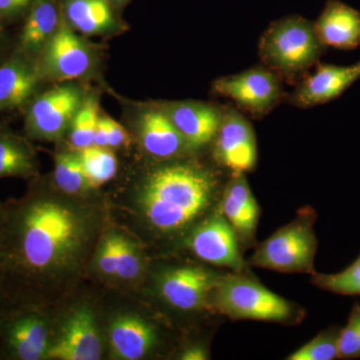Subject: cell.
I'll use <instances>...</instances> for the list:
<instances>
[{
  "label": "cell",
  "mask_w": 360,
  "mask_h": 360,
  "mask_svg": "<svg viewBox=\"0 0 360 360\" xmlns=\"http://www.w3.org/2000/svg\"><path fill=\"white\" fill-rule=\"evenodd\" d=\"M99 115L98 98L94 94L86 96L68 131V141L72 149L80 150L94 146V135Z\"/></svg>",
  "instance_id": "484cf974"
},
{
  "label": "cell",
  "mask_w": 360,
  "mask_h": 360,
  "mask_svg": "<svg viewBox=\"0 0 360 360\" xmlns=\"http://www.w3.org/2000/svg\"><path fill=\"white\" fill-rule=\"evenodd\" d=\"M63 195L33 184L20 200L0 205V298L14 307L34 305L53 281L79 267L94 241L96 210Z\"/></svg>",
  "instance_id": "6da1fadb"
},
{
  "label": "cell",
  "mask_w": 360,
  "mask_h": 360,
  "mask_svg": "<svg viewBox=\"0 0 360 360\" xmlns=\"http://www.w3.org/2000/svg\"><path fill=\"white\" fill-rule=\"evenodd\" d=\"M326 49L315 33L314 22L290 15L274 21L265 30L258 53L265 68L293 84L316 65Z\"/></svg>",
  "instance_id": "277c9868"
},
{
  "label": "cell",
  "mask_w": 360,
  "mask_h": 360,
  "mask_svg": "<svg viewBox=\"0 0 360 360\" xmlns=\"http://www.w3.org/2000/svg\"><path fill=\"white\" fill-rule=\"evenodd\" d=\"M213 158L232 174H248L257 165V142L251 123L236 108H224L219 131L213 139Z\"/></svg>",
  "instance_id": "8fae6325"
},
{
  "label": "cell",
  "mask_w": 360,
  "mask_h": 360,
  "mask_svg": "<svg viewBox=\"0 0 360 360\" xmlns=\"http://www.w3.org/2000/svg\"><path fill=\"white\" fill-rule=\"evenodd\" d=\"M310 281L316 288L335 295L360 296V255L342 271L335 274L315 272Z\"/></svg>",
  "instance_id": "4316f807"
},
{
  "label": "cell",
  "mask_w": 360,
  "mask_h": 360,
  "mask_svg": "<svg viewBox=\"0 0 360 360\" xmlns=\"http://www.w3.org/2000/svg\"><path fill=\"white\" fill-rule=\"evenodd\" d=\"M33 0H0V23L2 25L25 18Z\"/></svg>",
  "instance_id": "1f68e13d"
},
{
  "label": "cell",
  "mask_w": 360,
  "mask_h": 360,
  "mask_svg": "<svg viewBox=\"0 0 360 360\" xmlns=\"http://www.w3.org/2000/svg\"><path fill=\"white\" fill-rule=\"evenodd\" d=\"M14 309L0 315L2 352L11 359H47L52 342L49 321L33 309L34 305H20Z\"/></svg>",
  "instance_id": "9c48e42d"
},
{
  "label": "cell",
  "mask_w": 360,
  "mask_h": 360,
  "mask_svg": "<svg viewBox=\"0 0 360 360\" xmlns=\"http://www.w3.org/2000/svg\"><path fill=\"white\" fill-rule=\"evenodd\" d=\"M210 359L207 349L201 345H193L186 348L180 354L179 359L182 360H206Z\"/></svg>",
  "instance_id": "e575fe53"
},
{
  "label": "cell",
  "mask_w": 360,
  "mask_h": 360,
  "mask_svg": "<svg viewBox=\"0 0 360 360\" xmlns=\"http://www.w3.org/2000/svg\"><path fill=\"white\" fill-rule=\"evenodd\" d=\"M208 309L233 321L298 323L304 311L264 284L243 274L232 272L219 277L210 296Z\"/></svg>",
  "instance_id": "3957f363"
},
{
  "label": "cell",
  "mask_w": 360,
  "mask_h": 360,
  "mask_svg": "<svg viewBox=\"0 0 360 360\" xmlns=\"http://www.w3.org/2000/svg\"><path fill=\"white\" fill-rule=\"evenodd\" d=\"M61 0H33L14 49L39 60L60 23Z\"/></svg>",
  "instance_id": "44dd1931"
},
{
  "label": "cell",
  "mask_w": 360,
  "mask_h": 360,
  "mask_svg": "<svg viewBox=\"0 0 360 360\" xmlns=\"http://www.w3.org/2000/svg\"><path fill=\"white\" fill-rule=\"evenodd\" d=\"M359 79L360 61L347 66L317 63L314 72L298 82L288 101L295 108H315L335 101Z\"/></svg>",
  "instance_id": "5bb4252c"
},
{
  "label": "cell",
  "mask_w": 360,
  "mask_h": 360,
  "mask_svg": "<svg viewBox=\"0 0 360 360\" xmlns=\"http://www.w3.org/2000/svg\"><path fill=\"white\" fill-rule=\"evenodd\" d=\"M219 274L195 265L165 270L158 277V292L167 304L182 311L208 309Z\"/></svg>",
  "instance_id": "7c38bea8"
},
{
  "label": "cell",
  "mask_w": 360,
  "mask_h": 360,
  "mask_svg": "<svg viewBox=\"0 0 360 360\" xmlns=\"http://www.w3.org/2000/svg\"><path fill=\"white\" fill-rule=\"evenodd\" d=\"M314 26L326 47L354 51L360 46V11L340 0H328Z\"/></svg>",
  "instance_id": "ffe728a7"
},
{
  "label": "cell",
  "mask_w": 360,
  "mask_h": 360,
  "mask_svg": "<svg viewBox=\"0 0 360 360\" xmlns=\"http://www.w3.org/2000/svg\"><path fill=\"white\" fill-rule=\"evenodd\" d=\"M338 359H360V303L354 302L347 323L340 329L338 338Z\"/></svg>",
  "instance_id": "f546056e"
},
{
  "label": "cell",
  "mask_w": 360,
  "mask_h": 360,
  "mask_svg": "<svg viewBox=\"0 0 360 360\" xmlns=\"http://www.w3.org/2000/svg\"><path fill=\"white\" fill-rule=\"evenodd\" d=\"M6 33L4 32V25L0 23V56H1L2 51H4V47H6Z\"/></svg>",
  "instance_id": "d590c367"
},
{
  "label": "cell",
  "mask_w": 360,
  "mask_h": 360,
  "mask_svg": "<svg viewBox=\"0 0 360 360\" xmlns=\"http://www.w3.org/2000/svg\"><path fill=\"white\" fill-rule=\"evenodd\" d=\"M131 125L141 148L153 158L170 160L191 151L158 103L137 105Z\"/></svg>",
  "instance_id": "4fadbf2b"
},
{
  "label": "cell",
  "mask_w": 360,
  "mask_h": 360,
  "mask_svg": "<svg viewBox=\"0 0 360 360\" xmlns=\"http://www.w3.org/2000/svg\"><path fill=\"white\" fill-rule=\"evenodd\" d=\"M187 246L206 264L231 269L232 272L245 270L238 236L219 206L193 227Z\"/></svg>",
  "instance_id": "30bf717a"
},
{
  "label": "cell",
  "mask_w": 360,
  "mask_h": 360,
  "mask_svg": "<svg viewBox=\"0 0 360 360\" xmlns=\"http://www.w3.org/2000/svg\"><path fill=\"white\" fill-rule=\"evenodd\" d=\"M94 146L108 148V129H106L105 118L101 112L97 123L96 135H94Z\"/></svg>",
  "instance_id": "836d02e7"
},
{
  "label": "cell",
  "mask_w": 360,
  "mask_h": 360,
  "mask_svg": "<svg viewBox=\"0 0 360 360\" xmlns=\"http://www.w3.org/2000/svg\"><path fill=\"white\" fill-rule=\"evenodd\" d=\"M219 187L217 174L205 165L172 161L146 174L137 205L153 231L172 236L191 229L212 208Z\"/></svg>",
  "instance_id": "7a4b0ae2"
},
{
  "label": "cell",
  "mask_w": 360,
  "mask_h": 360,
  "mask_svg": "<svg viewBox=\"0 0 360 360\" xmlns=\"http://www.w3.org/2000/svg\"><path fill=\"white\" fill-rule=\"evenodd\" d=\"M281 78L265 66L215 79L212 91L231 99L239 110L260 117L269 115L283 98Z\"/></svg>",
  "instance_id": "ba28073f"
},
{
  "label": "cell",
  "mask_w": 360,
  "mask_h": 360,
  "mask_svg": "<svg viewBox=\"0 0 360 360\" xmlns=\"http://www.w3.org/2000/svg\"><path fill=\"white\" fill-rule=\"evenodd\" d=\"M341 328L329 326L326 330L288 355V360H333L338 359V338Z\"/></svg>",
  "instance_id": "83f0119b"
},
{
  "label": "cell",
  "mask_w": 360,
  "mask_h": 360,
  "mask_svg": "<svg viewBox=\"0 0 360 360\" xmlns=\"http://www.w3.org/2000/svg\"><path fill=\"white\" fill-rule=\"evenodd\" d=\"M143 270L141 251L134 241L118 233L116 276L122 281H131L139 278Z\"/></svg>",
  "instance_id": "f1b7e54d"
},
{
  "label": "cell",
  "mask_w": 360,
  "mask_h": 360,
  "mask_svg": "<svg viewBox=\"0 0 360 360\" xmlns=\"http://www.w3.org/2000/svg\"><path fill=\"white\" fill-rule=\"evenodd\" d=\"M116 9L110 0H61L66 22L84 37H103L124 30Z\"/></svg>",
  "instance_id": "d6986e66"
},
{
  "label": "cell",
  "mask_w": 360,
  "mask_h": 360,
  "mask_svg": "<svg viewBox=\"0 0 360 360\" xmlns=\"http://www.w3.org/2000/svg\"><path fill=\"white\" fill-rule=\"evenodd\" d=\"M219 207L243 245H252L257 231L260 208L245 174H232Z\"/></svg>",
  "instance_id": "ac0fdd59"
},
{
  "label": "cell",
  "mask_w": 360,
  "mask_h": 360,
  "mask_svg": "<svg viewBox=\"0 0 360 360\" xmlns=\"http://www.w3.org/2000/svg\"><path fill=\"white\" fill-rule=\"evenodd\" d=\"M103 354L96 317L87 307L71 312L60 335L52 341L47 359L58 360H98Z\"/></svg>",
  "instance_id": "2e32d148"
},
{
  "label": "cell",
  "mask_w": 360,
  "mask_h": 360,
  "mask_svg": "<svg viewBox=\"0 0 360 360\" xmlns=\"http://www.w3.org/2000/svg\"><path fill=\"white\" fill-rule=\"evenodd\" d=\"M37 174L39 163L30 142L0 127V179H33Z\"/></svg>",
  "instance_id": "603a6c76"
},
{
  "label": "cell",
  "mask_w": 360,
  "mask_h": 360,
  "mask_svg": "<svg viewBox=\"0 0 360 360\" xmlns=\"http://www.w3.org/2000/svg\"><path fill=\"white\" fill-rule=\"evenodd\" d=\"M42 82L39 61L14 49L0 63V113L25 106Z\"/></svg>",
  "instance_id": "e0dca14e"
},
{
  "label": "cell",
  "mask_w": 360,
  "mask_h": 360,
  "mask_svg": "<svg viewBox=\"0 0 360 360\" xmlns=\"http://www.w3.org/2000/svg\"><path fill=\"white\" fill-rule=\"evenodd\" d=\"M86 96L77 82H61L37 92L25 106V129L28 139L40 141L63 139Z\"/></svg>",
  "instance_id": "8992f818"
},
{
  "label": "cell",
  "mask_w": 360,
  "mask_h": 360,
  "mask_svg": "<svg viewBox=\"0 0 360 360\" xmlns=\"http://www.w3.org/2000/svg\"><path fill=\"white\" fill-rule=\"evenodd\" d=\"M191 151L212 143L219 131L224 108L203 101L158 103Z\"/></svg>",
  "instance_id": "9a60e30c"
},
{
  "label": "cell",
  "mask_w": 360,
  "mask_h": 360,
  "mask_svg": "<svg viewBox=\"0 0 360 360\" xmlns=\"http://www.w3.org/2000/svg\"><path fill=\"white\" fill-rule=\"evenodd\" d=\"M108 338L113 355L123 360L143 359L158 343V333L151 323L132 314L115 316L110 322Z\"/></svg>",
  "instance_id": "7402d4cb"
},
{
  "label": "cell",
  "mask_w": 360,
  "mask_h": 360,
  "mask_svg": "<svg viewBox=\"0 0 360 360\" xmlns=\"http://www.w3.org/2000/svg\"><path fill=\"white\" fill-rule=\"evenodd\" d=\"M77 151L92 188L103 186L115 176L118 161L112 149L92 146Z\"/></svg>",
  "instance_id": "d4e9b609"
},
{
  "label": "cell",
  "mask_w": 360,
  "mask_h": 360,
  "mask_svg": "<svg viewBox=\"0 0 360 360\" xmlns=\"http://www.w3.org/2000/svg\"><path fill=\"white\" fill-rule=\"evenodd\" d=\"M118 233L110 232L104 236L96 251V269L101 276L113 278L116 276Z\"/></svg>",
  "instance_id": "4dcf8cb0"
},
{
  "label": "cell",
  "mask_w": 360,
  "mask_h": 360,
  "mask_svg": "<svg viewBox=\"0 0 360 360\" xmlns=\"http://www.w3.org/2000/svg\"><path fill=\"white\" fill-rule=\"evenodd\" d=\"M110 1L113 4V6L118 8V7L123 6H125V4H129L130 0H110Z\"/></svg>",
  "instance_id": "8d00e7d4"
},
{
  "label": "cell",
  "mask_w": 360,
  "mask_h": 360,
  "mask_svg": "<svg viewBox=\"0 0 360 360\" xmlns=\"http://www.w3.org/2000/svg\"><path fill=\"white\" fill-rule=\"evenodd\" d=\"M104 118L108 129V148L117 149L129 146L131 141L129 131L110 116L104 115Z\"/></svg>",
  "instance_id": "d6a6232c"
},
{
  "label": "cell",
  "mask_w": 360,
  "mask_h": 360,
  "mask_svg": "<svg viewBox=\"0 0 360 360\" xmlns=\"http://www.w3.org/2000/svg\"><path fill=\"white\" fill-rule=\"evenodd\" d=\"M99 58L96 45L78 35L61 15L56 34L37 61L44 82L61 84L92 77L98 68Z\"/></svg>",
  "instance_id": "52a82bcc"
},
{
  "label": "cell",
  "mask_w": 360,
  "mask_h": 360,
  "mask_svg": "<svg viewBox=\"0 0 360 360\" xmlns=\"http://www.w3.org/2000/svg\"><path fill=\"white\" fill-rule=\"evenodd\" d=\"M53 180L60 193L70 198L84 195L91 191L77 151L63 150L54 160Z\"/></svg>",
  "instance_id": "cb8c5ba5"
},
{
  "label": "cell",
  "mask_w": 360,
  "mask_h": 360,
  "mask_svg": "<svg viewBox=\"0 0 360 360\" xmlns=\"http://www.w3.org/2000/svg\"><path fill=\"white\" fill-rule=\"evenodd\" d=\"M316 219L314 208H302L292 221L258 245L251 255L250 265L283 274H314L319 248L314 231Z\"/></svg>",
  "instance_id": "5b68a950"
}]
</instances>
